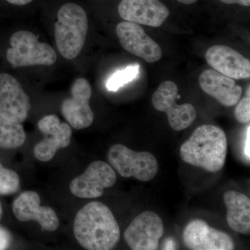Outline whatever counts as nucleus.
I'll return each instance as SVG.
<instances>
[{
    "instance_id": "f257e3e1",
    "label": "nucleus",
    "mask_w": 250,
    "mask_h": 250,
    "mask_svg": "<svg viewBox=\"0 0 250 250\" xmlns=\"http://www.w3.org/2000/svg\"><path fill=\"white\" fill-rule=\"evenodd\" d=\"M73 229L77 241L85 250H112L121 238L114 215L107 206L100 202H90L79 210Z\"/></svg>"
},
{
    "instance_id": "f03ea898",
    "label": "nucleus",
    "mask_w": 250,
    "mask_h": 250,
    "mask_svg": "<svg viewBox=\"0 0 250 250\" xmlns=\"http://www.w3.org/2000/svg\"><path fill=\"white\" fill-rule=\"evenodd\" d=\"M228 141L223 129L211 125L199 126L180 147V156L187 164L210 172L223 168Z\"/></svg>"
},
{
    "instance_id": "7ed1b4c3",
    "label": "nucleus",
    "mask_w": 250,
    "mask_h": 250,
    "mask_svg": "<svg viewBox=\"0 0 250 250\" xmlns=\"http://www.w3.org/2000/svg\"><path fill=\"white\" fill-rule=\"evenodd\" d=\"M55 23V40L60 54L71 60L78 57L84 46L88 29L85 11L74 3L62 5Z\"/></svg>"
},
{
    "instance_id": "20e7f679",
    "label": "nucleus",
    "mask_w": 250,
    "mask_h": 250,
    "mask_svg": "<svg viewBox=\"0 0 250 250\" xmlns=\"http://www.w3.org/2000/svg\"><path fill=\"white\" fill-rule=\"evenodd\" d=\"M11 48L6 52L8 62L14 67L51 65L57 61L54 49L28 31H18L10 39Z\"/></svg>"
},
{
    "instance_id": "39448f33",
    "label": "nucleus",
    "mask_w": 250,
    "mask_h": 250,
    "mask_svg": "<svg viewBox=\"0 0 250 250\" xmlns=\"http://www.w3.org/2000/svg\"><path fill=\"white\" fill-rule=\"evenodd\" d=\"M108 161L118 174L125 178L134 177L142 182H148L155 177L159 164L155 156L147 152H134L122 144L110 148Z\"/></svg>"
},
{
    "instance_id": "423d86ee",
    "label": "nucleus",
    "mask_w": 250,
    "mask_h": 250,
    "mask_svg": "<svg viewBox=\"0 0 250 250\" xmlns=\"http://www.w3.org/2000/svg\"><path fill=\"white\" fill-rule=\"evenodd\" d=\"M177 84L172 81H164L153 94L152 103L157 111L167 114L169 125L174 131H182L189 127L197 118L195 108L190 104L178 105L180 98Z\"/></svg>"
},
{
    "instance_id": "0eeeda50",
    "label": "nucleus",
    "mask_w": 250,
    "mask_h": 250,
    "mask_svg": "<svg viewBox=\"0 0 250 250\" xmlns=\"http://www.w3.org/2000/svg\"><path fill=\"white\" fill-rule=\"evenodd\" d=\"M162 219L152 211H145L134 219L124 233L125 241L133 250H156L164 236Z\"/></svg>"
},
{
    "instance_id": "6e6552de",
    "label": "nucleus",
    "mask_w": 250,
    "mask_h": 250,
    "mask_svg": "<svg viewBox=\"0 0 250 250\" xmlns=\"http://www.w3.org/2000/svg\"><path fill=\"white\" fill-rule=\"evenodd\" d=\"M116 180V172L111 165L97 161L72 181L70 190L74 195L80 198H98L103 195L105 188L113 187Z\"/></svg>"
},
{
    "instance_id": "1a4fd4ad",
    "label": "nucleus",
    "mask_w": 250,
    "mask_h": 250,
    "mask_svg": "<svg viewBox=\"0 0 250 250\" xmlns=\"http://www.w3.org/2000/svg\"><path fill=\"white\" fill-rule=\"evenodd\" d=\"M44 139L36 145L34 154L38 160L48 162L52 160L59 149L70 145L72 130L67 123H61L56 115H49L42 118L38 123Z\"/></svg>"
},
{
    "instance_id": "9d476101",
    "label": "nucleus",
    "mask_w": 250,
    "mask_h": 250,
    "mask_svg": "<svg viewBox=\"0 0 250 250\" xmlns=\"http://www.w3.org/2000/svg\"><path fill=\"white\" fill-rule=\"evenodd\" d=\"M71 98L62 103V116L75 129H83L93 124L94 113L90 106L92 88L83 78L77 79L71 87Z\"/></svg>"
},
{
    "instance_id": "9b49d317",
    "label": "nucleus",
    "mask_w": 250,
    "mask_h": 250,
    "mask_svg": "<svg viewBox=\"0 0 250 250\" xmlns=\"http://www.w3.org/2000/svg\"><path fill=\"white\" fill-rule=\"evenodd\" d=\"M116 31L122 47L129 53L149 63L160 60L162 57L160 46L145 32L140 24L125 21L117 25Z\"/></svg>"
},
{
    "instance_id": "f8f14e48",
    "label": "nucleus",
    "mask_w": 250,
    "mask_h": 250,
    "mask_svg": "<svg viewBox=\"0 0 250 250\" xmlns=\"http://www.w3.org/2000/svg\"><path fill=\"white\" fill-rule=\"evenodd\" d=\"M30 108L29 96L18 81L9 74H0V116L22 123Z\"/></svg>"
},
{
    "instance_id": "ddd939ff",
    "label": "nucleus",
    "mask_w": 250,
    "mask_h": 250,
    "mask_svg": "<svg viewBox=\"0 0 250 250\" xmlns=\"http://www.w3.org/2000/svg\"><path fill=\"white\" fill-rule=\"evenodd\" d=\"M184 245L192 250H232L234 242L228 233L210 228L202 220H193L184 230Z\"/></svg>"
},
{
    "instance_id": "4468645a",
    "label": "nucleus",
    "mask_w": 250,
    "mask_h": 250,
    "mask_svg": "<svg viewBox=\"0 0 250 250\" xmlns=\"http://www.w3.org/2000/svg\"><path fill=\"white\" fill-rule=\"evenodd\" d=\"M118 9L125 21L153 27H161L170 15L159 0H121Z\"/></svg>"
},
{
    "instance_id": "2eb2a0df",
    "label": "nucleus",
    "mask_w": 250,
    "mask_h": 250,
    "mask_svg": "<svg viewBox=\"0 0 250 250\" xmlns=\"http://www.w3.org/2000/svg\"><path fill=\"white\" fill-rule=\"evenodd\" d=\"M41 197L37 192H22L13 203V212L19 221H37L46 231H54L58 229L59 220L50 207H41Z\"/></svg>"
},
{
    "instance_id": "dca6fc26",
    "label": "nucleus",
    "mask_w": 250,
    "mask_h": 250,
    "mask_svg": "<svg viewBox=\"0 0 250 250\" xmlns=\"http://www.w3.org/2000/svg\"><path fill=\"white\" fill-rule=\"evenodd\" d=\"M206 60L213 70L233 79L250 77V62L236 50L226 45H214L207 50Z\"/></svg>"
},
{
    "instance_id": "f3484780",
    "label": "nucleus",
    "mask_w": 250,
    "mask_h": 250,
    "mask_svg": "<svg viewBox=\"0 0 250 250\" xmlns=\"http://www.w3.org/2000/svg\"><path fill=\"white\" fill-rule=\"evenodd\" d=\"M199 83L204 92L218 100L223 106H234L241 100L243 88L233 79L213 69L202 72L199 77Z\"/></svg>"
},
{
    "instance_id": "a211bd4d",
    "label": "nucleus",
    "mask_w": 250,
    "mask_h": 250,
    "mask_svg": "<svg viewBox=\"0 0 250 250\" xmlns=\"http://www.w3.org/2000/svg\"><path fill=\"white\" fill-rule=\"evenodd\" d=\"M227 220L233 231L248 235L250 233V200L241 192L229 190L224 194Z\"/></svg>"
},
{
    "instance_id": "6ab92c4d",
    "label": "nucleus",
    "mask_w": 250,
    "mask_h": 250,
    "mask_svg": "<svg viewBox=\"0 0 250 250\" xmlns=\"http://www.w3.org/2000/svg\"><path fill=\"white\" fill-rule=\"evenodd\" d=\"M25 139V132L21 123H15L0 116V147H20L24 144Z\"/></svg>"
},
{
    "instance_id": "aec40b11",
    "label": "nucleus",
    "mask_w": 250,
    "mask_h": 250,
    "mask_svg": "<svg viewBox=\"0 0 250 250\" xmlns=\"http://www.w3.org/2000/svg\"><path fill=\"white\" fill-rule=\"evenodd\" d=\"M140 65L138 64L129 65L123 70H118L108 78L106 88L109 91L116 92L126 83L132 82L139 75Z\"/></svg>"
},
{
    "instance_id": "412c9836",
    "label": "nucleus",
    "mask_w": 250,
    "mask_h": 250,
    "mask_svg": "<svg viewBox=\"0 0 250 250\" xmlns=\"http://www.w3.org/2000/svg\"><path fill=\"white\" fill-rule=\"evenodd\" d=\"M20 188V178L14 171L4 168L0 164V194L9 195L18 191Z\"/></svg>"
},
{
    "instance_id": "4be33fe9",
    "label": "nucleus",
    "mask_w": 250,
    "mask_h": 250,
    "mask_svg": "<svg viewBox=\"0 0 250 250\" xmlns=\"http://www.w3.org/2000/svg\"><path fill=\"white\" fill-rule=\"evenodd\" d=\"M237 104H238L235 109V117L237 121L241 124H248L250 121V95H247L246 98L242 99Z\"/></svg>"
},
{
    "instance_id": "5701e85b",
    "label": "nucleus",
    "mask_w": 250,
    "mask_h": 250,
    "mask_svg": "<svg viewBox=\"0 0 250 250\" xmlns=\"http://www.w3.org/2000/svg\"><path fill=\"white\" fill-rule=\"evenodd\" d=\"M11 241V235L9 231L0 227V250L6 249L9 246Z\"/></svg>"
},
{
    "instance_id": "b1692460",
    "label": "nucleus",
    "mask_w": 250,
    "mask_h": 250,
    "mask_svg": "<svg viewBox=\"0 0 250 250\" xmlns=\"http://www.w3.org/2000/svg\"><path fill=\"white\" fill-rule=\"evenodd\" d=\"M220 1L226 4H237L245 6H249L250 5V0H220Z\"/></svg>"
},
{
    "instance_id": "393cba45",
    "label": "nucleus",
    "mask_w": 250,
    "mask_h": 250,
    "mask_svg": "<svg viewBox=\"0 0 250 250\" xmlns=\"http://www.w3.org/2000/svg\"><path fill=\"white\" fill-rule=\"evenodd\" d=\"M248 135H247V139H246V149H245V152H246V155L247 156V158L248 159V161H250V126H248Z\"/></svg>"
},
{
    "instance_id": "a878e982",
    "label": "nucleus",
    "mask_w": 250,
    "mask_h": 250,
    "mask_svg": "<svg viewBox=\"0 0 250 250\" xmlns=\"http://www.w3.org/2000/svg\"><path fill=\"white\" fill-rule=\"evenodd\" d=\"M6 1H7L10 4L18 5V6H23V5L29 4V3H30L33 0H6Z\"/></svg>"
},
{
    "instance_id": "bb28decb",
    "label": "nucleus",
    "mask_w": 250,
    "mask_h": 250,
    "mask_svg": "<svg viewBox=\"0 0 250 250\" xmlns=\"http://www.w3.org/2000/svg\"><path fill=\"white\" fill-rule=\"evenodd\" d=\"M177 1L183 3L184 4H192L193 3L196 2L197 0H177Z\"/></svg>"
},
{
    "instance_id": "cd10ccee",
    "label": "nucleus",
    "mask_w": 250,
    "mask_h": 250,
    "mask_svg": "<svg viewBox=\"0 0 250 250\" xmlns=\"http://www.w3.org/2000/svg\"><path fill=\"white\" fill-rule=\"evenodd\" d=\"M1 215H2V208H1V203H0V219L1 218Z\"/></svg>"
}]
</instances>
